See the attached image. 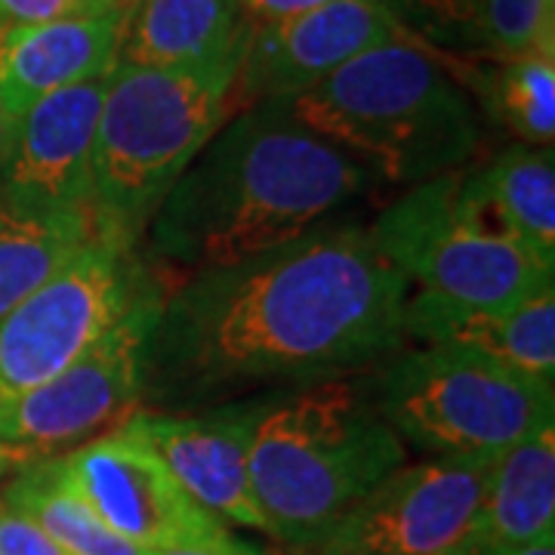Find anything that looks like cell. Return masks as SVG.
I'll use <instances>...</instances> for the list:
<instances>
[{
    "instance_id": "8992f818",
    "label": "cell",
    "mask_w": 555,
    "mask_h": 555,
    "mask_svg": "<svg viewBox=\"0 0 555 555\" xmlns=\"http://www.w3.org/2000/svg\"><path fill=\"white\" fill-rule=\"evenodd\" d=\"M374 398L401 441L436 456L494 460L555 423L553 383L441 346L396 358Z\"/></svg>"
},
{
    "instance_id": "5bb4252c",
    "label": "cell",
    "mask_w": 555,
    "mask_h": 555,
    "mask_svg": "<svg viewBox=\"0 0 555 555\" xmlns=\"http://www.w3.org/2000/svg\"><path fill=\"white\" fill-rule=\"evenodd\" d=\"M108 75L56 90L16 118V145L0 179L3 204L31 214H83Z\"/></svg>"
},
{
    "instance_id": "f1b7e54d",
    "label": "cell",
    "mask_w": 555,
    "mask_h": 555,
    "mask_svg": "<svg viewBox=\"0 0 555 555\" xmlns=\"http://www.w3.org/2000/svg\"><path fill=\"white\" fill-rule=\"evenodd\" d=\"M478 555H555V537H543L521 546H488V550H478Z\"/></svg>"
},
{
    "instance_id": "4dcf8cb0",
    "label": "cell",
    "mask_w": 555,
    "mask_h": 555,
    "mask_svg": "<svg viewBox=\"0 0 555 555\" xmlns=\"http://www.w3.org/2000/svg\"><path fill=\"white\" fill-rule=\"evenodd\" d=\"M93 3H102V7H130L137 0H93Z\"/></svg>"
},
{
    "instance_id": "2e32d148",
    "label": "cell",
    "mask_w": 555,
    "mask_h": 555,
    "mask_svg": "<svg viewBox=\"0 0 555 555\" xmlns=\"http://www.w3.org/2000/svg\"><path fill=\"white\" fill-rule=\"evenodd\" d=\"M404 337L456 349L485 358L496 367L553 383L555 294L553 287H546L537 297L506 309L456 306L448 299L416 294L404 302Z\"/></svg>"
},
{
    "instance_id": "9a60e30c",
    "label": "cell",
    "mask_w": 555,
    "mask_h": 555,
    "mask_svg": "<svg viewBox=\"0 0 555 555\" xmlns=\"http://www.w3.org/2000/svg\"><path fill=\"white\" fill-rule=\"evenodd\" d=\"M127 7L43 25H0V105L20 118L43 96L102 78L118 65Z\"/></svg>"
},
{
    "instance_id": "52a82bcc",
    "label": "cell",
    "mask_w": 555,
    "mask_h": 555,
    "mask_svg": "<svg viewBox=\"0 0 555 555\" xmlns=\"http://www.w3.org/2000/svg\"><path fill=\"white\" fill-rule=\"evenodd\" d=\"M367 232L420 294L456 306L506 309L553 287V269L503 235L454 170L411 185Z\"/></svg>"
},
{
    "instance_id": "9c48e42d",
    "label": "cell",
    "mask_w": 555,
    "mask_h": 555,
    "mask_svg": "<svg viewBox=\"0 0 555 555\" xmlns=\"http://www.w3.org/2000/svg\"><path fill=\"white\" fill-rule=\"evenodd\" d=\"M160 294L149 284L105 337L53 379L0 396V441L56 456L118 429L142 404L145 343Z\"/></svg>"
},
{
    "instance_id": "4fadbf2b",
    "label": "cell",
    "mask_w": 555,
    "mask_h": 555,
    "mask_svg": "<svg viewBox=\"0 0 555 555\" xmlns=\"http://www.w3.org/2000/svg\"><path fill=\"white\" fill-rule=\"evenodd\" d=\"M266 401L269 396L238 398L192 416L137 411L120 426L164 460L201 509L219 521L269 534V521L259 509L247 473L250 438Z\"/></svg>"
},
{
    "instance_id": "4316f807",
    "label": "cell",
    "mask_w": 555,
    "mask_h": 555,
    "mask_svg": "<svg viewBox=\"0 0 555 555\" xmlns=\"http://www.w3.org/2000/svg\"><path fill=\"white\" fill-rule=\"evenodd\" d=\"M142 555H259L254 546L241 543L238 537L225 534L207 543H192V546H170V550H149Z\"/></svg>"
},
{
    "instance_id": "e0dca14e",
    "label": "cell",
    "mask_w": 555,
    "mask_h": 555,
    "mask_svg": "<svg viewBox=\"0 0 555 555\" xmlns=\"http://www.w3.org/2000/svg\"><path fill=\"white\" fill-rule=\"evenodd\" d=\"M241 0H137L127 7L118 62L195 68L232 53L250 35Z\"/></svg>"
},
{
    "instance_id": "ba28073f",
    "label": "cell",
    "mask_w": 555,
    "mask_h": 555,
    "mask_svg": "<svg viewBox=\"0 0 555 555\" xmlns=\"http://www.w3.org/2000/svg\"><path fill=\"white\" fill-rule=\"evenodd\" d=\"M149 278L133 250L93 238L0 318V396L28 392L87 356L130 312Z\"/></svg>"
},
{
    "instance_id": "484cf974",
    "label": "cell",
    "mask_w": 555,
    "mask_h": 555,
    "mask_svg": "<svg viewBox=\"0 0 555 555\" xmlns=\"http://www.w3.org/2000/svg\"><path fill=\"white\" fill-rule=\"evenodd\" d=\"M324 3H331V0H241V10H247L257 22H275L309 13Z\"/></svg>"
},
{
    "instance_id": "5b68a950",
    "label": "cell",
    "mask_w": 555,
    "mask_h": 555,
    "mask_svg": "<svg viewBox=\"0 0 555 555\" xmlns=\"http://www.w3.org/2000/svg\"><path fill=\"white\" fill-rule=\"evenodd\" d=\"M284 102L302 127L401 185L451 173L478 142L463 90L404 38L358 53Z\"/></svg>"
},
{
    "instance_id": "f546056e",
    "label": "cell",
    "mask_w": 555,
    "mask_h": 555,
    "mask_svg": "<svg viewBox=\"0 0 555 555\" xmlns=\"http://www.w3.org/2000/svg\"><path fill=\"white\" fill-rule=\"evenodd\" d=\"M13 145H16V118L0 105V179H3V170L10 164Z\"/></svg>"
},
{
    "instance_id": "44dd1931",
    "label": "cell",
    "mask_w": 555,
    "mask_h": 555,
    "mask_svg": "<svg viewBox=\"0 0 555 555\" xmlns=\"http://www.w3.org/2000/svg\"><path fill=\"white\" fill-rule=\"evenodd\" d=\"M3 503L28 516L68 555H142L118 537L65 478L60 456H38L7 485Z\"/></svg>"
},
{
    "instance_id": "d6986e66",
    "label": "cell",
    "mask_w": 555,
    "mask_h": 555,
    "mask_svg": "<svg viewBox=\"0 0 555 555\" xmlns=\"http://www.w3.org/2000/svg\"><path fill=\"white\" fill-rule=\"evenodd\" d=\"M543 537H555V423L488 463L478 518V550L521 546Z\"/></svg>"
},
{
    "instance_id": "7a4b0ae2",
    "label": "cell",
    "mask_w": 555,
    "mask_h": 555,
    "mask_svg": "<svg viewBox=\"0 0 555 555\" xmlns=\"http://www.w3.org/2000/svg\"><path fill=\"white\" fill-rule=\"evenodd\" d=\"M367 167L302 127L284 100L232 115L149 222L167 266L198 275L302 238L358 198Z\"/></svg>"
},
{
    "instance_id": "277c9868",
    "label": "cell",
    "mask_w": 555,
    "mask_h": 555,
    "mask_svg": "<svg viewBox=\"0 0 555 555\" xmlns=\"http://www.w3.org/2000/svg\"><path fill=\"white\" fill-rule=\"evenodd\" d=\"M247 38L210 65L118 62L108 72L83 207L96 238L133 250L182 170L235 115L232 90Z\"/></svg>"
},
{
    "instance_id": "d4e9b609",
    "label": "cell",
    "mask_w": 555,
    "mask_h": 555,
    "mask_svg": "<svg viewBox=\"0 0 555 555\" xmlns=\"http://www.w3.org/2000/svg\"><path fill=\"white\" fill-rule=\"evenodd\" d=\"M93 10H108L93 0H0V25H43Z\"/></svg>"
},
{
    "instance_id": "7402d4cb",
    "label": "cell",
    "mask_w": 555,
    "mask_h": 555,
    "mask_svg": "<svg viewBox=\"0 0 555 555\" xmlns=\"http://www.w3.org/2000/svg\"><path fill=\"white\" fill-rule=\"evenodd\" d=\"M491 108L521 142L553 145L555 139V56L506 60L491 80Z\"/></svg>"
},
{
    "instance_id": "8fae6325",
    "label": "cell",
    "mask_w": 555,
    "mask_h": 555,
    "mask_svg": "<svg viewBox=\"0 0 555 555\" xmlns=\"http://www.w3.org/2000/svg\"><path fill=\"white\" fill-rule=\"evenodd\" d=\"M60 466L93 513L142 553L229 534L182 491L164 460L124 426L62 454Z\"/></svg>"
},
{
    "instance_id": "83f0119b",
    "label": "cell",
    "mask_w": 555,
    "mask_h": 555,
    "mask_svg": "<svg viewBox=\"0 0 555 555\" xmlns=\"http://www.w3.org/2000/svg\"><path fill=\"white\" fill-rule=\"evenodd\" d=\"M35 460H38L35 451H25V448L3 444V441H0V481H3V478H13L20 469H25L28 463H35Z\"/></svg>"
},
{
    "instance_id": "6da1fadb",
    "label": "cell",
    "mask_w": 555,
    "mask_h": 555,
    "mask_svg": "<svg viewBox=\"0 0 555 555\" xmlns=\"http://www.w3.org/2000/svg\"><path fill=\"white\" fill-rule=\"evenodd\" d=\"M408 297L411 281L364 225L324 222L259 257L189 275L160 297L142 401L195 404L346 377L401 346Z\"/></svg>"
},
{
    "instance_id": "ffe728a7",
    "label": "cell",
    "mask_w": 555,
    "mask_h": 555,
    "mask_svg": "<svg viewBox=\"0 0 555 555\" xmlns=\"http://www.w3.org/2000/svg\"><path fill=\"white\" fill-rule=\"evenodd\" d=\"M96 238L87 214H31L0 201V318Z\"/></svg>"
},
{
    "instance_id": "30bf717a",
    "label": "cell",
    "mask_w": 555,
    "mask_h": 555,
    "mask_svg": "<svg viewBox=\"0 0 555 555\" xmlns=\"http://www.w3.org/2000/svg\"><path fill=\"white\" fill-rule=\"evenodd\" d=\"M491 460L436 456L383 478L306 555H476Z\"/></svg>"
},
{
    "instance_id": "603a6c76",
    "label": "cell",
    "mask_w": 555,
    "mask_h": 555,
    "mask_svg": "<svg viewBox=\"0 0 555 555\" xmlns=\"http://www.w3.org/2000/svg\"><path fill=\"white\" fill-rule=\"evenodd\" d=\"M478 38L496 56H555V0H481Z\"/></svg>"
},
{
    "instance_id": "ac0fdd59",
    "label": "cell",
    "mask_w": 555,
    "mask_h": 555,
    "mask_svg": "<svg viewBox=\"0 0 555 555\" xmlns=\"http://www.w3.org/2000/svg\"><path fill=\"white\" fill-rule=\"evenodd\" d=\"M481 214L503 235L555 272V155L553 145H513L463 177Z\"/></svg>"
},
{
    "instance_id": "7c38bea8",
    "label": "cell",
    "mask_w": 555,
    "mask_h": 555,
    "mask_svg": "<svg viewBox=\"0 0 555 555\" xmlns=\"http://www.w3.org/2000/svg\"><path fill=\"white\" fill-rule=\"evenodd\" d=\"M401 38L383 0H331L309 13L254 22L232 105L235 115L266 100H287L334 75L358 53Z\"/></svg>"
},
{
    "instance_id": "3957f363",
    "label": "cell",
    "mask_w": 555,
    "mask_h": 555,
    "mask_svg": "<svg viewBox=\"0 0 555 555\" xmlns=\"http://www.w3.org/2000/svg\"><path fill=\"white\" fill-rule=\"evenodd\" d=\"M404 441L358 379L272 392L250 438L247 473L269 534L306 550L404 466Z\"/></svg>"
},
{
    "instance_id": "cb8c5ba5",
    "label": "cell",
    "mask_w": 555,
    "mask_h": 555,
    "mask_svg": "<svg viewBox=\"0 0 555 555\" xmlns=\"http://www.w3.org/2000/svg\"><path fill=\"white\" fill-rule=\"evenodd\" d=\"M0 555H68L28 516L0 500Z\"/></svg>"
}]
</instances>
